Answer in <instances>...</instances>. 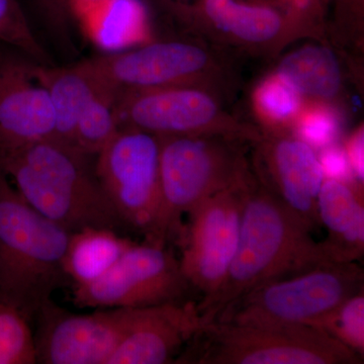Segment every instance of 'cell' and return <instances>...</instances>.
Segmentation results:
<instances>
[{
  "label": "cell",
  "mask_w": 364,
  "mask_h": 364,
  "mask_svg": "<svg viewBox=\"0 0 364 364\" xmlns=\"http://www.w3.org/2000/svg\"><path fill=\"white\" fill-rule=\"evenodd\" d=\"M310 233L253 173L244 200L238 245L226 279L217 293L196 304L205 320H214L225 306L263 284L333 262Z\"/></svg>",
  "instance_id": "6da1fadb"
},
{
  "label": "cell",
  "mask_w": 364,
  "mask_h": 364,
  "mask_svg": "<svg viewBox=\"0 0 364 364\" xmlns=\"http://www.w3.org/2000/svg\"><path fill=\"white\" fill-rule=\"evenodd\" d=\"M51 138L0 152V168L28 205L74 233L85 228L124 231L90 158Z\"/></svg>",
  "instance_id": "7a4b0ae2"
},
{
  "label": "cell",
  "mask_w": 364,
  "mask_h": 364,
  "mask_svg": "<svg viewBox=\"0 0 364 364\" xmlns=\"http://www.w3.org/2000/svg\"><path fill=\"white\" fill-rule=\"evenodd\" d=\"M71 234L28 205L0 168V299L30 322L71 282L64 270Z\"/></svg>",
  "instance_id": "3957f363"
},
{
  "label": "cell",
  "mask_w": 364,
  "mask_h": 364,
  "mask_svg": "<svg viewBox=\"0 0 364 364\" xmlns=\"http://www.w3.org/2000/svg\"><path fill=\"white\" fill-rule=\"evenodd\" d=\"M363 360L312 326L214 320L200 328L176 363L359 364Z\"/></svg>",
  "instance_id": "277c9868"
},
{
  "label": "cell",
  "mask_w": 364,
  "mask_h": 364,
  "mask_svg": "<svg viewBox=\"0 0 364 364\" xmlns=\"http://www.w3.org/2000/svg\"><path fill=\"white\" fill-rule=\"evenodd\" d=\"M161 210L152 243L166 245L181 217L251 173L242 142L223 136H160Z\"/></svg>",
  "instance_id": "5b68a950"
},
{
  "label": "cell",
  "mask_w": 364,
  "mask_h": 364,
  "mask_svg": "<svg viewBox=\"0 0 364 364\" xmlns=\"http://www.w3.org/2000/svg\"><path fill=\"white\" fill-rule=\"evenodd\" d=\"M363 268L356 263H324L253 289L225 306L214 320L242 324L311 325L363 291Z\"/></svg>",
  "instance_id": "8992f818"
},
{
  "label": "cell",
  "mask_w": 364,
  "mask_h": 364,
  "mask_svg": "<svg viewBox=\"0 0 364 364\" xmlns=\"http://www.w3.org/2000/svg\"><path fill=\"white\" fill-rule=\"evenodd\" d=\"M119 129L160 136H223L242 143L259 142L262 134L224 111L203 86L182 85L128 91L117 95Z\"/></svg>",
  "instance_id": "52a82bcc"
},
{
  "label": "cell",
  "mask_w": 364,
  "mask_h": 364,
  "mask_svg": "<svg viewBox=\"0 0 364 364\" xmlns=\"http://www.w3.org/2000/svg\"><path fill=\"white\" fill-rule=\"evenodd\" d=\"M95 157L98 181L126 229L152 241L161 210L159 138L121 129Z\"/></svg>",
  "instance_id": "ba28073f"
},
{
  "label": "cell",
  "mask_w": 364,
  "mask_h": 364,
  "mask_svg": "<svg viewBox=\"0 0 364 364\" xmlns=\"http://www.w3.org/2000/svg\"><path fill=\"white\" fill-rule=\"evenodd\" d=\"M100 87L119 95L171 86H205L217 71L214 57L188 41L148 43L130 51L76 64Z\"/></svg>",
  "instance_id": "9c48e42d"
},
{
  "label": "cell",
  "mask_w": 364,
  "mask_h": 364,
  "mask_svg": "<svg viewBox=\"0 0 364 364\" xmlns=\"http://www.w3.org/2000/svg\"><path fill=\"white\" fill-rule=\"evenodd\" d=\"M181 263L166 245L135 243L95 282L74 286L79 308H146L186 301L189 289Z\"/></svg>",
  "instance_id": "30bf717a"
},
{
  "label": "cell",
  "mask_w": 364,
  "mask_h": 364,
  "mask_svg": "<svg viewBox=\"0 0 364 364\" xmlns=\"http://www.w3.org/2000/svg\"><path fill=\"white\" fill-rule=\"evenodd\" d=\"M251 172L244 181L224 189L189 213L188 226L182 228L179 259L182 273L191 287L205 299L217 293L226 279L236 253L242 213Z\"/></svg>",
  "instance_id": "8fae6325"
},
{
  "label": "cell",
  "mask_w": 364,
  "mask_h": 364,
  "mask_svg": "<svg viewBox=\"0 0 364 364\" xmlns=\"http://www.w3.org/2000/svg\"><path fill=\"white\" fill-rule=\"evenodd\" d=\"M134 308L74 314L48 299L36 312L37 363L107 364L130 324Z\"/></svg>",
  "instance_id": "7c38bea8"
},
{
  "label": "cell",
  "mask_w": 364,
  "mask_h": 364,
  "mask_svg": "<svg viewBox=\"0 0 364 364\" xmlns=\"http://www.w3.org/2000/svg\"><path fill=\"white\" fill-rule=\"evenodd\" d=\"M254 176L311 232L318 226V196L325 176L312 146L298 136H263Z\"/></svg>",
  "instance_id": "4fadbf2b"
},
{
  "label": "cell",
  "mask_w": 364,
  "mask_h": 364,
  "mask_svg": "<svg viewBox=\"0 0 364 364\" xmlns=\"http://www.w3.org/2000/svg\"><path fill=\"white\" fill-rule=\"evenodd\" d=\"M205 324L193 301L134 308L126 334L107 364L176 363Z\"/></svg>",
  "instance_id": "5bb4252c"
},
{
  "label": "cell",
  "mask_w": 364,
  "mask_h": 364,
  "mask_svg": "<svg viewBox=\"0 0 364 364\" xmlns=\"http://www.w3.org/2000/svg\"><path fill=\"white\" fill-rule=\"evenodd\" d=\"M49 92L33 74V64L0 52V152L54 138Z\"/></svg>",
  "instance_id": "9a60e30c"
},
{
  "label": "cell",
  "mask_w": 364,
  "mask_h": 364,
  "mask_svg": "<svg viewBox=\"0 0 364 364\" xmlns=\"http://www.w3.org/2000/svg\"><path fill=\"white\" fill-rule=\"evenodd\" d=\"M202 16L215 30L238 42L269 45L282 36L304 32L282 9L273 4L240 0H200L198 6H188L183 20Z\"/></svg>",
  "instance_id": "2e32d148"
},
{
  "label": "cell",
  "mask_w": 364,
  "mask_h": 364,
  "mask_svg": "<svg viewBox=\"0 0 364 364\" xmlns=\"http://www.w3.org/2000/svg\"><path fill=\"white\" fill-rule=\"evenodd\" d=\"M318 215L327 229V239L321 244L330 260L350 263L363 257L364 205L359 186L324 179L318 196Z\"/></svg>",
  "instance_id": "e0dca14e"
},
{
  "label": "cell",
  "mask_w": 364,
  "mask_h": 364,
  "mask_svg": "<svg viewBox=\"0 0 364 364\" xmlns=\"http://www.w3.org/2000/svg\"><path fill=\"white\" fill-rule=\"evenodd\" d=\"M33 74L51 98L56 119L54 139L74 147L78 117L90 98L102 87L76 64L64 68L33 65Z\"/></svg>",
  "instance_id": "ac0fdd59"
},
{
  "label": "cell",
  "mask_w": 364,
  "mask_h": 364,
  "mask_svg": "<svg viewBox=\"0 0 364 364\" xmlns=\"http://www.w3.org/2000/svg\"><path fill=\"white\" fill-rule=\"evenodd\" d=\"M136 242L109 229L85 228L71 234L64 270L74 286L95 282L109 272Z\"/></svg>",
  "instance_id": "d6986e66"
},
{
  "label": "cell",
  "mask_w": 364,
  "mask_h": 364,
  "mask_svg": "<svg viewBox=\"0 0 364 364\" xmlns=\"http://www.w3.org/2000/svg\"><path fill=\"white\" fill-rule=\"evenodd\" d=\"M277 72L304 97L332 102L342 88V73L334 53L324 46L308 45L289 53Z\"/></svg>",
  "instance_id": "ffe728a7"
},
{
  "label": "cell",
  "mask_w": 364,
  "mask_h": 364,
  "mask_svg": "<svg viewBox=\"0 0 364 364\" xmlns=\"http://www.w3.org/2000/svg\"><path fill=\"white\" fill-rule=\"evenodd\" d=\"M98 44L124 47L149 41V16L142 0H111L77 16Z\"/></svg>",
  "instance_id": "44dd1931"
},
{
  "label": "cell",
  "mask_w": 364,
  "mask_h": 364,
  "mask_svg": "<svg viewBox=\"0 0 364 364\" xmlns=\"http://www.w3.org/2000/svg\"><path fill=\"white\" fill-rule=\"evenodd\" d=\"M305 97L279 72L265 76L254 88V112L270 130L291 128Z\"/></svg>",
  "instance_id": "7402d4cb"
},
{
  "label": "cell",
  "mask_w": 364,
  "mask_h": 364,
  "mask_svg": "<svg viewBox=\"0 0 364 364\" xmlns=\"http://www.w3.org/2000/svg\"><path fill=\"white\" fill-rule=\"evenodd\" d=\"M117 95L100 88L90 98L76 123L74 147L97 156L119 132L114 111Z\"/></svg>",
  "instance_id": "603a6c76"
},
{
  "label": "cell",
  "mask_w": 364,
  "mask_h": 364,
  "mask_svg": "<svg viewBox=\"0 0 364 364\" xmlns=\"http://www.w3.org/2000/svg\"><path fill=\"white\" fill-rule=\"evenodd\" d=\"M342 114L332 102L306 98L291 128L312 147L325 148L338 138Z\"/></svg>",
  "instance_id": "cb8c5ba5"
},
{
  "label": "cell",
  "mask_w": 364,
  "mask_h": 364,
  "mask_svg": "<svg viewBox=\"0 0 364 364\" xmlns=\"http://www.w3.org/2000/svg\"><path fill=\"white\" fill-rule=\"evenodd\" d=\"M327 333L363 358L364 294L363 291L347 299L329 313L309 325Z\"/></svg>",
  "instance_id": "d4e9b609"
},
{
  "label": "cell",
  "mask_w": 364,
  "mask_h": 364,
  "mask_svg": "<svg viewBox=\"0 0 364 364\" xmlns=\"http://www.w3.org/2000/svg\"><path fill=\"white\" fill-rule=\"evenodd\" d=\"M30 323L18 308L0 299V364L37 363Z\"/></svg>",
  "instance_id": "484cf974"
},
{
  "label": "cell",
  "mask_w": 364,
  "mask_h": 364,
  "mask_svg": "<svg viewBox=\"0 0 364 364\" xmlns=\"http://www.w3.org/2000/svg\"><path fill=\"white\" fill-rule=\"evenodd\" d=\"M0 42L25 53L40 65L51 66L18 0H0Z\"/></svg>",
  "instance_id": "4316f807"
},
{
  "label": "cell",
  "mask_w": 364,
  "mask_h": 364,
  "mask_svg": "<svg viewBox=\"0 0 364 364\" xmlns=\"http://www.w3.org/2000/svg\"><path fill=\"white\" fill-rule=\"evenodd\" d=\"M318 157L324 176H327L328 178L346 181L351 168L344 149L332 144L325 147Z\"/></svg>",
  "instance_id": "83f0119b"
},
{
  "label": "cell",
  "mask_w": 364,
  "mask_h": 364,
  "mask_svg": "<svg viewBox=\"0 0 364 364\" xmlns=\"http://www.w3.org/2000/svg\"><path fill=\"white\" fill-rule=\"evenodd\" d=\"M345 153L352 174L358 179V182L363 183L364 178V130L363 126L358 127L347 140L345 145Z\"/></svg>",
  "instance_id": "f1b7e54d"
},
{
  "label": "cell",
  "mask_w": 364,
  "mask_h": 364,
  "mask_svg": "<svg viewBox=\"0 0 364 364\" xmlns=\"http://www.w3.org/2000/svg\"><path fill=\"white\" fill-rule=\"evenodd\" d=\"M67 6L73 11L76 16H80L93 7L104 4L111 0H64Z\"/></svg>",
  "instance_id": "f546056e"
},
{
  "label": "cell",
  "mask_w": 364,
  "mask_h": 364,
  "mask_svg": "<svg viewBox=\"0 0 364 364\" xmlns=\"http://www.w3.org/2000/svg\"><path fill=\"white\" fill-rule=\"evenodd\" d=\"M159 6L181 18L188 4L184 0H155Z\"/></svg>",
  "instance_id": "4dcf8cb0"
}]
</instances>
